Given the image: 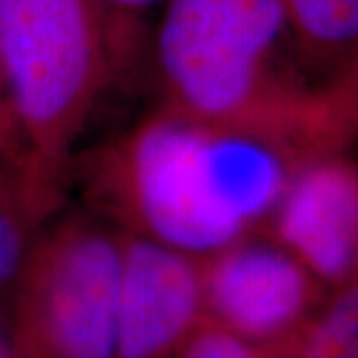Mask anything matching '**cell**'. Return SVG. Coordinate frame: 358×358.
Masks as SVG:
<instances>
[{
	"label": "cell",
	"mask_w": 358,
	"mask_h": 358,
	"mask_svg": "<svg viewBox=\"0 0 358 358\" xmlns=\"http://www.w3.org/2000/svg\"><path fill=\"white\" fill-rule=\"evenodd\" d=\"M279 0H166L154 34L164 108L277 141L305 164L358 138V68L307 82L287 70Z\"/></svg>",
	"instance_id": "obj_1"
},
{
	"label": "cell",
	"mask_w": 358,
	"mask_h": 358,
	"mask_svg": "<svg viewBox=\"0 0 358 358\" xmlns=\"http://www.w3.org/2000/svg\"><path fill=\"white\" fill-rule=\"evenodd\" d=\"M120 64L98 0H0V90L26 199L48 217L68 155Z\"/></svg>",
	"instance_id": "obj_2"
},
{
	"label": "cell",
	"mask_w": 358,
	"mask_h": 358,
	"mask_svg": "<svg viewBox=\"0 0 358 358\" xmlns=\"http://www.w3.org/2000/svg\"><path fill=\"white\" fill-rule=\"evenodd\" d=\"M205 136V124L162 108L96 154L90 189L120 231L199 261L249 235L219 201Z\"/></svg>",
	"instance_id": "obj_3"
},
{
	"label": "cell",
	"mask_w": 358,
	"mask_h": 358,
	"mask_svg": "<svg viewBox=\"0 0 358 358\" xmlns=\"http://www.w3.org/2000/svg\"><path fill=\"white\" fill-rule=\"evenodd\" d=\"M122 231L92 217L40 229L13 291L14 358H112Z\"/></svg>",
	"instance_id": "obj_4"
},
{
	"label": "cell",
	"mask_w": 358,
	"mask_h": 358,
	"mask_svg": "<svg viewBox=\"0 0 358 358\" xmlns=\"http://www.w3.org/2000/svg\"><path fill=\"white\" fill-rule=\"evenodd\" d=\"M322 289L273 237L249 233L201 261L205 319L265 350L293 352Z\"/></svg>",
	"instance_id": "obj_5"
},
{
	"label": "cell",
	"mask_w": 358,
	"mask_h": 358,
	"mask_svg": "<svg viewBox=\"0 0 358 358\" xmlns=\"http://www.w3.org/2000/svg\"><path fill=\"white\" fill-rule=\"evenodd\" d=\"M201 320V261L122 231L112 358H176Z\"/></svg>",
	"instance_id": "obj_6"
},
{
	"label": "cell",
	"mask_w": 358,
	"mask_h": 358,
	"mask_svg": "<svg viewBox=\"0 0 358 358\" xmlns=\"http://www.w3.org/2000/svg\"><path fill=\"white\" fill-rule=\"evenodd\" d=\"M273 239L322 285L358 277V166L341 154L294 169L271 213Z\"/></svg>",
	"instance_id": "obj_7"
},
{
	"label": "cell",
	"mask_w": 358,
	"mask_h": 358,
	"mask_svg": "<svg viewBox=\"0 0 358 358\" xmlns=\"http://www.w3.org/2000/svg\"><path fill=\"white\" fill-rule=\"evenodd\" d=\"M301 60L322 78L358 62V0H279Z\"/></svg>",
	"instance_id": "obj_8"
},
{
	"label": "cell",
	"mask_w": 358,
	"mask_h": 358,
	"mask_svg": "<svg viewBox=\"0 0 358 358\" xmlns=\"http://www.w3.org/2000/svg\"><path fill=\"white\" fill-rule=\"evenodd\" d=\"M334 291L310 319L291 358H358V277Z\"/></svg>",
	"instance_id": "obj_9"
},
{
	"label": "cell",
	"mask_w": 358,
	"mask_h": 358,
	"mask_svg": "<svg viewBox=\"0 0 358 358\" xmlns=\"http://www.w3.org/2000/svg\"><path fill=\"white\" fill-rule=\"evenodd\" d=\"M38 231L40 223L26 215L22 209L0 205V299L4 294L10 296Z\"/></svg>",
	"instance_id": "obj_10"
},
{
	"label": "cell",
	"mask_w": 358,
	"mask_h": 358,
	"mask_svg": "<svg viewBox=\"0 0 358 358\" xmlns=\"http://www.w3.org/2000/svg\"><path fill=\"white\" fill-rule=\"evenodd\" d=\"M166 0H98L112 28L120 64H128L138 44L140 20Z\"/></svg>",
	"instance_id": "obj_11"
},
{
	"label": "cell",
	"mask_w": 358,
	"mask_h": 358,
	"mask_svg": "<svg viewBox=\"0 0 358 358\" xmlns=\"http://www.w3.org/2000/svg\"><path fill=\"white\" fill-rule=\"evenodd\" d=\"M0 205H10V207H18L22 209L26 215L34 219L36 223L42 225V221L36 217V213L30 209V205L26 201L24 193H22V187L18 183V179L14 176L13 171L8 167L4 166V162L0 159Z\"/></svg>",
	"instance_id": "obj_12"
},
{
	"label": "cell",
	"mask_w": 358,
	"mask_h": 358,
	"mask_svg": "<svg viewBox=\"0 0 358 358\" xmlns=\"http://www.w3.org/2000/svg\"><path fill=\"white\" fill-rule=\"evenodd\" d=\"M0 159L4 162V166H8L14 176H18V150H16L10 120H8L4 100H2V90H0Z\"/></svg>",
	"instance_id": "obj_13"
},
{
	"label": "cell",
	"mask_w": 358,
	"mask_h": 358,
	"mask_svg": "<svg viewBox=\"0 0 358 358\" xmlns=\"http://www.w3.org/2000/svg\"><path fill=\"white\" fill-rule=\"evenodd\" d=\"M251 358H291V355H287V352H277V350L257 348V352Z\"/></svg>",
	"instance_id": "obj_14"
},
{
	"label": "cell",
	"mask_w": 358,
	"mask_h": 358,
	"mask_svg": "<svg viewBox=\"0 0 358 358\" xmlns=\"http://www.w3.org/2000/svg\"><path fill=\"white\" fill-rule=\"evenodd\" d=\"M0 358H14L10 343H8V338L4 334H0Z\"/></svg>",
	"instance_id": "obj_15"
}]
</instances>
